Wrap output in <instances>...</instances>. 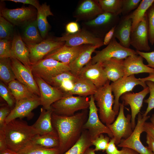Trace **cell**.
<instances>
[{
    "instance_id": "cell-1",
    "label": "cell",
    "mask_w": 154,
    "mask_h": 154,
    "mask_svg": "<svg viewBox=\"0 0 154 154\" xmlns=\"http://www.w3.org/2000/svg\"><path fill=\"white\" fill-rule=\"evenodd\" d=\"M86 116L84 112L70 116H60L52 113V122L59 140L60 154L67 151L79 139Z\"/></svg>"
},
{
    "instance_id": "cell-2",
    "label": "cell",
    "mask_w": 154,
    "mask_h": 154,
    "mask_svg": "<svg viewBox=\"0 0 154 154\" xmlns=\"http://www.w3.org/2000/svg\"><path fill=\"white\" fill-rule=\"evenodd\" d=\"M7 148L18 153L30 144L37 135L32 125L21 119H16L4 127Z\"/></svg>"
},
{
    "instance_id": "cell-3",
    "label": "cell",
    "mask_w": 154,
    "mask_h": 154,
    "mask_svg": "<svg viewBox=\"0 0 154 154\" xmlns=\"http://www.w3.org/2000/svg\"><path fill=\"white\" fill-rule=\"evenodd\" d=\"M110 81L103 86L98 88L93 95L95 101L98 108L99 117L106 125L112 123L117 115L112 108L114 102Z\"/></svg>"
},
{
    "instance_id": "cell-4",
    "label": "cell",
    "mask_w": 154,
    "mask_h": 154,
    "mask_svg": "<svg viewBox=\"0 0 154 154\" xmlns=\"http://www.w3.org/2000/svg\"><path fill=\"white\" fill-rule=\"evenodd\" d=\"M89 100L87 97L75 96L64 94L61 99L52 105L51 109L56 114L70 116L74 115L76 111L88 108Z\"/></svg>"
},
{
    "instance_id": "cell-5",
    "label": "cell",
    "mask_w": 154,
    "mask_h": 154,
    "mask_svg": "<svg viewBox=\"0 0 154 154\" xmlns=\"http://www.w3.org/2000/svg\"><path fill=\"white\" fill-rule=\"evenodd\" d=\"M33 76L39 77L46 82L63 72L70 71L69 65L52 58H44L32 65Z\"/></svg>"
},
{
    "instance_id": "cell-6",
    "label": "cell",
    "mask_w": 154,
    "mask_h": 154,
    "mask_svg": "<svg viewBox=\"0 0 154 154\" xmlns=\"http://www.w3.org/2000/svg\"><path fill=\"white\" fill-rule=\"evenodd\" d=\"M89 103L88 117L83 125V129L87 131L91 140L103 133L107 134L110 137L113 138L111 131L102 122L98 116V109L95 104L93 95L90 96Z\"/></svg>"
},
{
    "instance_id": "cell-7",
    "label": "cell",
    "mask_w": 154,
    "mask_h": 154,
    "mask_svg": "<svg viewBox=\"0 0 154 154\" xmlns=\"http://www.w3.org/2000/svg\"><path fill=\"white\" fill-rule=\"evenodd\" d=\"M95 52L91 60L92 64L102 63L112 58L124 60L129 56L138 54L134 50L122 46L114 37L106 47Z\"/></svg>"
},
{
    "instance_id": "cell-8",
    "label": "cell",
    "mask_w": 154,
    "mask_h": 154,
    "mask_svg": "<svg viewBox=\"0 0 154 154\" xmlns=\"http://www.w3.org/2000/svg\"><path fill=\"white\" fill-rule=\"evenodd\" d=\"M149 116H143L140 113L138 115L136 125L131 135L126 139H122L117 145L133 149L139 154H153L148 146H145L140 140L141 134L144 132V125Z\"/></svg>"
},
{
    "instance_id": "cell-9",
    "label": "cell",
    "mask_w": 154,
    "mask_h": 154,
    "mask_svg": "<svg viewBox=\"0 0 154 154\" xmlns=\"http://www.w3.org/2000/svg\"><path fill=\"white\" fill-rule=\"evenodd\" d=\"M124 104L120 103L118 116L112 124L106 125L112 133L115 143L118 145L122 139H126L132 134L133 130L131 123V115L124 113Z\"/></svg>"
},
{
    "instance_id": "cell-10",
    "label": "cell",
    "mask_w": 154,
    "mask_h": 154,
    "mask_svg": "<svg viewBox=\"0 0 154 154\" xmlns=\"http://www.w3.org/2000/svg\"><path fill=\"white\" fill-rule=\"evenodd\" d=\"M138 85L141 86L143 89L147 87L145 82L136 78L134 75L126 77H123L110 84L111 90L115 98L113 110L117 115L119 109L120 98L123 94L132 91L135 87Z\"/></svg>"
},
{
    "instance_id": "cell-11",
    "label": "cell",
    "mask_w": 154,
    "mask_h": 154,
    "mask_svg": "<svg viewBox=\"0 0 154 154\" xmlns=\"http://www.w3.org/2000/svg\"><path fill=\"white\" fill-rule=\"evenodd\" d=\"M37 10L31 7L15 9L3 8L1 10V16L14 26L23 27L37 19Z\"/></svg>"
},
{
    "instance_id": "cell-12",
    "label": "cell",
    "mask_w": 154,
    "mask_h": 154,
    "mask_svg": "<svg viewBox=\"0 0 154 154\" xmlns=\"http://www.w3.org/2000/svg\"><path fill=\"white\" fill-rule=\"evenodd\" d=\"M55 39L58 41L65 42V44L70 46L91 45L100 47L104 45L102 38L84 29L80 30L74 34L66 33L62 37L56 38Z\"/></svg>"
},
{
    "instance_id": "cell-13",
    "label": "cell",
    "mask_w": 154,
    "mask_h": 154,
    "mask_svg": "<svg viewBox=\"0 0 154 154\" xmlns=\"http://www.w3.org/2000/svg\"><path fill=\"white\" fill-rule=\"evenodd\" d=\"M65 43V42L58 41L55 38H48L38 44L26 45L29 52V59L32 65L43 59L48 54Z\"/></svg>"
},
{
    "instance_id": "cell-14",
    "label": "cell",
    "mask_w": 154,
    "mask_h": 154,
    "mask_svg": "<svg viewBox=\"0 0 154 154\" xmlns=\"http://www.w3.org/2000/svg\"><path fill=\"white\" fill-rule=\"evenodd\" d=\"M39 89L41 105L44 109H51L54 102L61 99L64 93L59 88L51 86L42 78L34 76Z\"/></svg>"
},
{
    "instance_id": "cell-15",
    "label": "cell",
    "mask_w": 154,
    "mask_h": 154,
    "mask_svg": "<svg viewBox=\"0 0 154 154\" xmlns=\"http://www.w3.org/2000/svg\"><path fill=\"white\" fill-rule=\"evenodd\" d=\"M40 97L28 99L16 102L14 107L7 118L6 124L17 119L24 117L31 118L33 116L32 111L41 105Z\"/></svg>"
},
{
    "instance_id": "cell-16",
    "label": "cell",
    "mask_w": 154,
    "mask_h": 154,
    "mask_svg": "<svg viewBox=\"0 0 154 154\" xmlns=\"http://www.w3.org/2000/svg\"><path fill=\"white\" fill-rule=\"evenodd\" d=\"M149 40L148 22L146 13L143 19L132 31L130 45L136 51L147 52L151 49L149 44Z\"/></svg>"
},
{
    "instance_id": "cell-17",
    "label": "cell",
    "mask_w": 154,
    "mask_h": 154,
    "mask_svg": "<svg viewBox=\"0 0 154 154\" xmlns=\"http://www.w3.org/2000/svg\"><path fill=\"white\" fill-rule=\"evenodd\" d=\"M10 58L12 68L16 79L26 86L35 94L40 97L39 89L31 70L16 58Z\"/></svg>"
},
{
    "instance_id": "cell-18",
    "label": "cell",
    "mask_w": 154,
    "mask_h": 154,
    "mask_svg": "<svg viewBox=\"0 0 154 154\" xmlns=\"http://www.w3.org/2000/svg\"><path fill=\"white\" fill-rule=\"evenodd\" d=\"M78 76L89 80L97 88L104 86L108 80L102 63L92 64L91 61L84 67Z\"/></svg>"
},
{
    "instance_id": "cell-19",
    "label": "cell",
    "mask_w": 154,
    "mask_h": 154,
    "mask_svg": "<svg viewBox=\"0 0 154 154\" xmlns=\"http://www.w3.org/2000/svg\"><path fill=\"white\" fill-rule=\"evenodd\" d=\"M149 93V87L144 88L137 93L128 92L123 94L120 97L124 105H129L131 111V123L133 130L135 127V118L140 112L143 106L144 98Z\"/></svg>"
},
{
    "instance_id": "cell-20",
    "label": "cell",
    "mask_w": 154,
    "mask_h": 154,
    "mask_svg": "<svg viewBox=\"0 0 154 154\" xmlns=\"http://www.w3.org/2000/svg\"><path fill=\"white\" fill-rule=\"evenodd\" d=\"M87 45L70 46L64 44L48 54L44 58H52L69 65L76 59Z\"/></svg>"
},
{
    "instance_id": "cell-21",
    "label": "cell",
    "mask_w": 154,
    "mask_h": 154,
    "mask_svg": "<svg viewBox=\"0 0 154 154\" xmlns=\"http://www.w3.org/2000/svg\"><path fill=\"white\" fill-rule=\"evenodd\" d=\"M143 58L138 54L129 56L123 60L124 75L126 77L140 73H154V68L150 67L143 62Z\"/></svg>"
},
{
    "instance_id": "cell-22",
    "label": "cell",
    "mask_w": 154,
    "mask_h": 154,
    "mask_svg": "<svg viewBox=\"0 0 154 154\" xmlns=\"http://www.w3.org/2000/svg\"><path fill=\"white\" fill-rule=\"evenodd\" d=\"M119 20V15L103 12L93 19L86 22L85 24L98 29L100 34L105 35L111 29L117 25Z\"/></svg>"
},
{
    "instance_id": "cell-23",
    "label": "cell",
    "mask_w": 154,
    "mask_h": 154,
    "mask_svg": "<svg viewBox=\"0 0 154 154\" xmlns=\"http://www.w3.org/2000/svg\"><path fill=\"white\" fill-rule=\"evenodd\" d=\"M52 113L51 109L46 110L43 108H41L39 117L35 123L32 125L38 135L58 137L52 123L51 118Z\"/></svg>"
},
{
    "instance_id": "cell-24",
    "label": "cell",
    "mask_w": 154,
    "mask_h": 154,
    "mask_svg": "<svg viewBox=\"0 0 154 154\" xmlns=\"http://www.w3.org/2000/svg\"><path fill=\"white\" fill-rule=\"evenodd\" d=\"M11 54V58L17 59L31 70L32 65L29 59L28 48L19 34H14L12 40Z\"/></svg>"
},
{
    "instance_id": "cell-25",
    "label": "cell",
    "mask_w": 154,
    "mask_h": 154,
    "mask_svg": "<svg viewBox=\"0 0 154 154\" xmlns=\"http://www.w3.org/2000/svg\"><path fill=\"white\" fill-rule=\"evenodd\" d=\"M132 22L128 15L125 16L116 26L114 37L119 41L123 46L129 48Z\"/></svg>"
},
{
    "instance_id": "cell-26",
    "label": "cell",
    "mask_w": 154,
    "mask_h": 154,
    "mask_svg": "<svg viewBox=\"0 0 154 154\" xmlns=\"http://www.w3.org/2000/svg\"><path fill=\"white\" fill-rule=\"evenodd\" d=\"M98 46L87 45L78 56L69 64L70 71L74 75L78 76L80 72L86 65L91 60V55Z\"/></svg>"
},
{
    "instance_id": "cell-27",
    "label": "cell",
    "mask_w": 154,
    "mask_h": 154,
    "mask_svg": "<svg viewBox=\"0 0 154 154\" xmlns=\"http://www.w3.org/2000/svg\"><path fill=\"white\" fill-rule=\"evenodd\" d=\"M123 60L112 58L102 63L108 80L114 82L124 77Z\"/></svg>"
},
{
    "instance_id": "cell-28",
    "label": "cell",
    "mask_w": 154,
    "mask_h": 154,
    "mask_svg": "<svg viewBox=\"0 0 154 154\" xmlns=\"http://www.w3.org/2000/svg\"><path fill=\"white\" fill-rule=\"evenodd\" d=\"M22 27L23 30L21 36L27 45L37 44L43 40L38 29L36 19Z\"/></svg>"
},
{
    "instance_id": "cell-29",
    "label": "cell",
    "mask_w": 154,
    "mask_h": 154,
    "mask_svg": "<svg viewBox=\"0 0 154 154\" xmlns=\"http://www.w3.org/2000/svg\"><path fill=\"white\" fill-rule=\"evenodd\" d=\"M37 10L36 19L37 26L40 35L44 40L47 37L50 27L47 17L53 15L50 10V6L46 3L41 5Z\"/></svg>"
},
{
    "instance_id": "cell-30",
    "label": "cell",
    "mask_w": 154,
    "mask_h": 154,
    "mask_svg": "<svg viewBox=\"0 0 154 154\" xmlns=\"http://www.w3.org/2000/svg\"><path fill=\"white\" fill-rule=\"evenodd\" d=\"M8 86L16 102L25 99L40 97L35 94L27 86L16 79L9 82Z\"/></svg>"
},
{
    "instance_id": "cell-31",
    "label": "cell",
    "mask_w": 154,
    "mask_h": 154,
    "mask_svg": "<svg viewBox=\"0 0 154 154\" xmlns=\"http://www.w3.org/2000/svg\"><path fill=\"white\" fill-rule=\"evenodd\" d=\"M103 12L98 1L86 0L80 4L76 13L79 17L87 18L97 16Z\"/></svg>"
},
{
    "instance_id": "cell-32",
    "label": "cell",
    "mask_w": 154,
    "mask_h": 154,
    "mask_svg": "<svg viewBox=\"0 0 154 154\" xmlns=\"http://www.w3.org/2000/svg\"><path fill=\"white\" fill-rule=\"evenodd\" d=\"M97 89L89 80L78 77L74 82L72 89L68 93L66 94L87 97L88 96L94 95Z\"/></svg>"
},
{
    "instance_id": "cell-33",
    "label": "cell",
    "mask_w": 154,
    "mask_h": 154,
    "mask_svg": "<svg viewBox=\"0 0 154 154\" xmlns=\"http://www.w3.org/2000/svg\"><path fill=\"white\" fill-rule=\"evenodd\" d=\"M91 141L87 131H82L77 142L62 154H84L86 150L92 145Z\"/></svg>"
},
{
    "instance_id": "cell-34",
    "label": "cell",
    "mask_w": 154,
    "mask_h": 154,
    "mask_svg": "<svg viewBox=\"0 0 154 154\" xmlns=\"http://www.w3.org/2000/svg\"><path fill=\"white\" fill-rule=\"evenodd\" d=\"M154 2V0H141L137 8L128 15L132 20V31L143 19L147 10Z\"/></svg>"
},
{
    "instance_id": "cell-35",
    "label": "cell",
    "mask_w": 154,
    "mask_h": 154,
    "mask_svg": "<svg viewBox=\"0 0 154 154\" xmlns=\"http://www.w3.org/2000/svg\"><path fill=\"white\" fill-rule=\"evenodd\" d=\"M0 79L6 84L16 79L12 69L10 58H0Z\"/></svg>"
},
{
    "instance_id": "cell-36",
    "label": "cell",
    "mask_w": 154,
    "mask_h": 154,
    "mask_svg": "<svg viewBox=\"0 0 154 154\" xmlns=\"http://www.w3.org/2000/svg\"><path fill=\"white\" fill-rule=\"evenodd\" d=\"M31 143L46 148H58V138L48 135H37Z\"/></svg>"
},
{
    "instance_id": "cell-37",
    "label": "cell",
    "mask_w": 154,
    "mask_h": 154,
    "mask_svg": "<svg viewBox=\"0 0 154 154\" xmlns=\"http://www.w3.org/2000/svg\"><path fill=\"white\" fill-rule=\"evenodd\" d=\"M98 1L104 12L117 15L121 13L123 0H99Z\"/></svg>"
},
{
    "instance_id": "cell-38",
    "label": "cell",
    "mask_w": 154,
    "mask_h": 154,
    "mask_svg": "<svg viewBox=\"0 0 154 154\" xmlns=\"http://www.w3.org/2000/svg\"><path fill=\"white\" fill-rule=\"evenodd\" d=\"M17 154H60V152L58 148H46L30 143Z\"/></svg>"
},
{
    "instance_id": "cell-39",
    "label": "cell",
    "mask_w": 154,
    "mask_h": 154,
    "mask_svg": "<svg viewBox=\"0 0 154 154\" xmlns=\"http://www.w3.org/2000/svg\"><path fill=\"white\" fill-rule=\"evenodd\" d=\"M14 25L3 17H0V39L13 40Z\"/></svg>"
},
{
    "instance_id": "cell-40",
    "label": "cell",
    "mask_w": 154,
    "mask_h": 154,
    "mask_svg": "<svg viewBox=\"0 0 154 154\" xmlns=\"http://www.w3.org/2000/svg\"><path fill=\"white\" fill-rule=\"evenodd\" d=\"M78 77V76L73 74L70 71H68L52 77L46 82L51 86L58 88L64 81L68 80L75 81Z\"/></svg>"
},
{
    "instance_id": "cell-41",
    "label": "cell",
    "mask_w": 154,
    "mask_h": 154,
    "mask_svg": "<svg viewBox=\"0 0 154 154\" xmlns=\"http://www.w3.org/2000/svg\"><path fill=\"white\" fill-rule=\"evenodd\" d=\"M0 95L12 110L14 107L16 101L7 85L0 81Z\"/></svg>"
},
{
    "instance_id": "cell-42",
    "label": "cell",
    "mask_w": 154,
    "mask_h": 154,
    "mask_svg": "<svg viewBox=\"0 0 154 154\" xmlns=\"http://www.w3.org/2000/svg\"><path fill=\"white\" fill-rule=\"evenodd\" d=\"M148 29L149 38L152 45L154 44V3L146 13Z\"/></svg>"
},
{
    "instance_id": "cell-43",
    "label": "cell",
    "mask_w": 154,
    "mask_h": 154,
    "mask_svg": "<svg viewBox=\"0 0 154 154\" xmlns=\"http://www.w3.org/2000/svg\"><path fill=\"white\" fill-rule=\"evenodd\" d=\"M110 138L105 136L103 134L91 141L92 145L95 147L94 149L95 151L106 150L110 141Z\"/></svg>"
},
{
    "instance_id": "cell-44",
    "label": "cell",
    "mask_w": 154,
    "mask_h": 154,
    "mask_svg": "<svg viewBox=\"0 0 154 154\" xmlns=\"http://www.w3.org/2000/svg\"><path fill=\"white\" fill-rule=\"evenodd\" d=\"M149 90L150 95L149 98L145 100L144 102L148 104L146 110L142 115L143 116H147L149 113L154 108V82L150 81L145 82Z\"/></svg>"
},
{
    "instance_id": "cell-45",
    "label": "cell",
    "mask_w": 154,
    "mask_h": 154,
    "mask_svg": "<svg viewBox=\"0 0 154 154\" xmlns=\"http://www.w3.org/2000/svg\"><path fill=\"white\" fill-rule=\"evenodd\" d=\"M12 40L0 39V58L11 57Z\"/></svg>"
},
{
    "instance_id": "cell-46",
    "label": "cell",
    "mask_w": 154,
    "mask_h": 154,
    "mask_svg": "<svg viewBox=\"0 0 154 154\" xmlns=\"http://www.w3.org/2000/svg\"><path fill=\"white\" fill-rule=\"evenodd\" d=\"M141 0H123L121 13L124 16L127 15L131 11L138 6Z\"/></svg>"
},
{
    "instance_id": "cell-47",
    "label": "cell",
    "mask_w": 154,
    "mask_h": 154,
    "mask_svg": "<svg viewBox=\"0 0 154 154\" xmlns=\"http://www.w3.org/2000/svg\"><path fill=\"white\" fill-rule=\"evenodd\" d=\"M11 109L8 105L1 106L0 108V128L4 127L6 119L10 114Z\"/></svg>"
},
{
    "instance_id": "cell-48",
    "label": "cell",
    "mask_w": 154,
    "mask_h": 154,
    "mask_svg": "<svg viewBox=\"0 0 154 154\" xmlns=\"http://www.w3.org/2000/svg\"><path fill=\"white\" fill-rule=\"evenodd\" d=\"M137 54L145 59L147 62L148 66L154 68V51L144 52L136 51Z\"/></svg>"
},
{
    "instance_id": "cell-49",
    "label": "cell",
    "mask_w": 154,
    "mask_h": 154,
    "mask_svg": "<svg viewBox=\"0 0 154 154\" xmlns=\"http://www.w3.org/2000/svg\"><path fill=\"white\" fill-rule=\"evenodd\" d=\"M75 82L70 80H65L61 84L58 88L64 94L68 93L72 89Z\"/></svg>"
},
{
    "instance_id": "cell-50",
    "label": "cell",
    "mask_w": 154,
    "mask_h": 154,
    "mask_svg": "<svg viewBox=\"0 0 154 154\" xmlns=\"http://www.w3.org/2000/svg\"><path fill=\"white\" fill-rule=\"evenodd\" d=\"M115 140L113 138L110 139V141L106 150V154H121L122 150H118L116 147Z\"/></svg>"
},
{
    "instance_id": "cell-51",
    "label": "cell",
    "mask_w": 154,
    "mask_h": 154,
    "mask_svg": "<svg viewBox=\"0 0 154 154\" xmlns=\"http://www.w3.org/2000/svg\"><path fill=\"white\" fill-rule=\"evenodd\" d=\"M80 29L78 23L75 22H71L68 23L66 27L67 33L72 34L78 32Z\"/></svg>"
},
{
    "instance_id": "cell-52",
    "label": "cell",
    "mask_w": 154,
    "mask_h": 154,
    "mask_svg": "<svg viewBox=\"0 0 154 154\" xmlns=\"http://www.w3.org/2000/svg\"><path fill=\"white\" fill-rule=\"evenodd\" d=\"M116 26L111 29L105 35L103 39L104 45H108L114 38Z\"/></svg>"
},
{
    "instance_id": "cell-53",
    "label": "cell",
    "mask_w": 154,
    "mask_h": 154,
    "mask_svg": "<svg viewBox=\"0 0 154 154\" xmlns=\"http://www.w3.org/2000/svg\"><path fill=\"white\" fill-rule=\"evenodd\" d=\"M15 3H21L23 4H29L32 5L37 10L38 9L40 6L38 1L37 0H8Z\"/></svg>"
},
{
    "instance_id": "cell-54",
    "label": "cell",
    "mask_w": 154,
    "mask_h": 154,
    "mask_svg": "<svg viewBox=\"0 0 154 154\" xmlns=\"http://www.w3.org/2000/svg\"><path fill=\"white\" fill-rule=\"evenodd\" d=\"M144 132L154 139V125L151 122H145L144 125Z\"/></svg>"
},
{
    "instance_id": "cell-55",
    "label": "cell",
    "mask_w": 154,
    "mask_h": 154,
    "mask_svg": "<svg viewBox=\"0 0 154 154\" xmlns=\"http://www.w3.org/2000/svg\"><path fill=\"white\" fill-rule=\"evenodd\" d=\"M4 127L0 128V151L7 148L4 131Z\"/></svg>"
},
{
    "instance_id": "cell-56",
    "label": "cell",
    "mask_w": 154,
    "mask_h": 154,
    "mask_svg": "<svg viewBox=\"0 0 154 154\" xmlns=\"http://www.w3.org/2000/svg\"><path fill=\"white\" fill-rule=\"evenodd\" d=\"M146 139L148 147L154 154V139L147 134Z\"/></svg>"
},
{
    "instance_id": "cell-57",
    "label": "cell",
    "mask_w": 154,
    "mask_h": 154,
    "mask_svg": "<svg viewBox=\"0 0 154 154\" xmlns=\"http://www.w3.org/2000/svg\"><path fill=\"white\" fill-rule=\"evenodd\" d=\"M122 152L121 154H139V153L131 149L122 147Z\"/></svg>"
},
{
    "instance_id": "cell-58",
    "label": "cell",
    "mask_w": 154,
    "mask_h": 154,
    "mask_svg": "<svg viewBox=\"0 0 154 154\" xmlns=\"http://www.w3.org/2000/svg\"><path fill=\"white\" fill-rule=\"evenodd\" d=\"M149 74V76L147 77L142 78H139V80L145 82L147 81H150L154 82V73Z\"/></svg>"
},
{
    "instance_id": "cell-59",
    "label": "cell",
    "mask_w": 154,
    "mask_h": 154,
    "mask_svg": "<svg viewBox=\"0 0 154 154\" xmlns=\"http://www.w3.org/2000/svg\"><path fill=\"white\" fill-rule=\"evenodd\" d=\"M0 154H17V153L7 148L0 151Z\"/></svg>"
},
{
    "instance_id": "cell-60",
    "label": "cell",
    "mask_w": 154,
    "mask_h": 154,
    "mask_svg": "<svg viewBox=\"0 0 154 154\" xmlns=\"http://www.w3.org/2000/svg\"><path fill=\"white\" fill-rule=\"evenodd\" d=\"M95 151L94 149L89 147L86 150L84 154H96Z\"/></svg>"
},
{
    "instance_id": "cell-61",
    "label": "cell",
    "mask_w": 154,
    "mask_h": 154,
    "mask_svg": "<svg viewBox=\"0 0 154 154\" xmlns=\"http://www.w3.org/2000/svg\"><path fill=\"white\" fill-rule=\"evenodd\" d=\"M151 122L154 125V114H153L150 118Z\"/></svg>"
},
{
    "instance_id": "cell-62",
    "label": "cell",
    "mask_w": 154,
    "mask_h": 154,
    "mask_svg": "<svg viewBox=\"0 0 154 154\" xmlns=\"http://www.w3.org/2000/svg\"></svg>"
}]
</instances>
